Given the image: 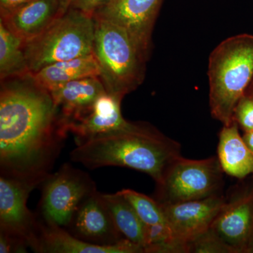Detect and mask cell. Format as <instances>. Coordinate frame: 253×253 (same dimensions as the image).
I'll return each instance as SVG.
<instances>
[{"label":"cell","mask_w":253,"mask_h":253,"mask_svg":"<svg viewBox=\"0 0 253 253\" xmlns=\"http://www.w3.org/2000/svg\"><path fill=\"white\" fill-rule=\"evenodd\" d=\"M32 76L40 85L49 90L68 82L86 78L100 77V70L92 53L76 59L51 63Z\"/></svg>","instance_id":"obj_18"},{"label":"cell","mask_w":253,"mask_h":253,"mask_svg":"<svg viewBox=\"0 0 253 253\" xmlns=\"http://www.w3.org/2000/svg\"><path fill=\"white\" fill-rule=\"evenodd\" d=\"M249 89H252L253 91L252 92H251V91H247V92H249L250 94H252L253 95V81L252 84H251V86H250ZM249 89H248V90H249Z\"/></svg>","instance_id":"obj_28"},{"label":"cell","mask_w":253,"mask_h":253,"mask_svg":"<svg viewBox=\"0 0 253 253\" xmlns=\"http://www.w3.org/2000/svg\"><path fill=\"white\" fill-rule=\"evenodd\" d=\"M226 200L221 194L177 204L161 205L174 236L188 248L212 226Z\"/></svg>","instance_id":"obj_10"},{"label":"cell","mask_w":253,"mask_h":253,"mask_svg":"<svg viewBox=\"0 0 253 253\" xmlns=\"http://www.w3.org/2000/svg\"><path fill=\"white\" fill-rule=\"evenodd\" d=\"M31 1V0H0V15L1 16L9 14Z\"/></svg>","instance_id":"obj_25"},{"label":"cell","mask_w":253,"mask_h":253,"mask_svg":"<svg viewBox=\"0 0 253 253\" xmlns=\"http://www.w3.org/2000/svg\"><path fill=\"white\" fill-rule=\"evenodd\" d=\"M135 210L146 225L168 224L162 206L155 199L131 189L119 191Z\"/></svg>","instance_id":"obj_21"},{"label":"cell","mask_w":253,"mask_h":253,"mask_svg":"<svg viewBox=\"0 0 253 253\" xmlns=\"http://www.w3.org/2000/svg\"><path fill=\"white\" fill-rule=\"evenodd\" d=\"M243 139L253 154V130L246 131L243 136Z\"/></svg>","instance_id":"obj_26"},{"label":"cell","mask_w":253,"mask_h":253,"mask_svg":"<svg viewBox=\"0 0 253 253\" xmlns=\"http://www.w3.org/2000/svg\"><path fill=\"white\" fill-rule=\"evenodd\" d=\"M68 131L49 91L32 74L1 81V176L36 189L50 174Z\"/></svg>","instance_id":"obj_1"},{"label":"cell","mask_w":253,"mask_h":253,"mask_svg":"<svg viewBox=\"0 0 253 253\" xmlns=\"http://www.w3.org/2000/svg\"><path fill=\"white\" fill-rule=\"evenodd\" d=\"M163 0H113L93 13L94 17L121 26L150 56L151 37Z\"/></svg>","instance_id":"obj_9"},{"label":"cell","mask_w":253,"mask_h":253,"mask_svg":"<svg viewBox=\"0 0 253 253\" xmlns=\"http://www.w3.org/2000/svg\"><path fill=\"white\" fill-rule=\"evenodd\" d=\"M189 253H233V251L210 228L189 244Z\"/></svg>","instance_id":"obj_22"},{"label":"cell","mask_w":253,"mask_h":253,"mask_svg":"<svg viewBox=\"0 0 253 253\" xmlns=\"http://www.w3.org/2000/svg\"><path fill=\"white\" fill-rule=\"evenodd\" d=\"M39 205L40 220L67 229L82 203L94 194L89 174L66 163L43 181Z\"/></svg>","instance_id":"obj_7"},{"label":"cell","mask_w":253,"mask_h":253,"mask_svg":"<svg viewBox=\"0 0 253 253\" xmlns=\"http://www.w3.org/2000/svg\"><path fill=\"white\" fill-rule=\"evenodd\" d=\"M24 42L5 27L0 21V79L23 77L31 74Z\"/></svg>","instance_id":"obj_20"},{"label":"cell","mask_w":253,"mask_h":253,"mask_svg":"<svg viewBox=\"0 0 253 253\" xmlns=\"http://www.w3.org/2000/svg\"><path fill=\"white\" fill-rule=\"evenodd\" d=\"M34 188L17 179L0 176V233L34 250L40 221L27 207Z\"/></svg>","instance_id":"obj_8"},{"label":"cell","mask_w":253,"mask_h":253,"mask_svg":"<svg viewBox=\"0 0 253 253\" xmlns=\"http://www.w3.org/2000/svg\"><path fill=\"white\" fill-rule=\"evenodd\" d=\"M39 221V231L33 250L36 253H145L143 248L126 239L113 246H99L78 239L64 228Z\"/></svg>","instance_id":"obj_13"},{"label":"cell","mask_w":253,"mask_h":253,"mask_svg":"<svg viewBox=\"0 0 253 253\" xmlns=\"http://www.w3.org/2000/svg\"><path fill=\"white\" fill-rule=\"evenodd\" d=\"M233 253H252L253 191L226 201L211 227Z\"/></svg>","instance_id":"obj_11"},{"label":"cell","mask_w":253,"mask_h":253,"mask_svg":"<svg viewBox=\"0 0 253 253\" xmlns=\"http://www.w3.org/2000/svg\"><path fill=\"white\" fill-rule=\"evenodd\" d=\"M94 37L92 15L69 8L40 36L23 44L30 72L92 54Z\"/></svg>","instance_id":"obj_5"},{"label":"cell","mask_w":253,"mask_h":253,"mask_svg":"<svg viewBox=\"0 0 253 253\" xmlns=\"http://www.w3.org/2000/svg\"><path fill=\"white\" fill-rule=\"evenodd\" d=\"M223 171L217 157L187 159L180 156L156 184L155 199L161 205L206 199L221 194Z\"/></svg>","instance_id":"obj_6"},{"label":"cell","mask_w":253,"mask_h":253,"mask_svg":"<svg viewBox=\"0 0 253 253\" xmlns=\"http://www.w3.org/2000/svg\"><path fill=\"white\" fill-rule=\"evenodd\" d=\"M113 0H72L69 8L81 10L92 15L96 10L111 2Z\"/></svg>","instance_id":"obj_24"},{"label":"cell","mask_w":253,"mask_h":253,"mask_svg":"<svg viewBox=\"0 0 253 253\" xmlns=\"http://www.w3.org/2000/svg\"><path fill=\"white\" fill-rule=\"evenodd\" d=\"M121 102L122 99L104 93L96 99L87 114L68 125V132L76 136L78 144L95 136L130 127L133 123L123 117Z\"/></svg>","instance_id":"obj_14"},{"label":"cell","mask_w":253,"mask_h":253,"mask_svg":"<svg viewBox=\"0 0 253 253\" xmlns=\"http://www.w3.org/2000/svg\"><path fill=\"white\" fill-rule=\"evenodd\" d=\"M181 155L180 144L149 124L91 138L77 144L71 161L89 169L116 166L131 168L161 182L168 166Z\"/></svg>","instance_id":"obj_2"},{"label":"cell","mask_w":253,"mask_h":253,"mask_svg":"<svg viewBox=\"0 0 253 253\" xmlns=\"http://www.w3.org/2000/svg\"><path fill=\"white\" fill-rule=\"evenodd\" d=\"M61 15L59 0H31L1 16L0 21L26 43L40 36Z\"/></svg>","instance_id":"obj_16"},{"label":"cell","mask_w":253,"mask_h":253,"mask_svg":"<svg viewBox=\"0 0 253 253\" xmlns=\"http://www.w3.org/2000/svg\"><path fill=\"white\" fill-rule=\"evenodd\" d=\"M72 0H59L61 4V14H63L69 9Z\"/></svg>","instance_id":"obj_27"},{"label":"cell","mask_w":253,"mask_h":253,"mask_svg":"<svg viewBox=\"0 0 253 253\" xmlns=\"http://www.w3.org/2000/svg\"><path fill=\"white\" fill-rule=\"evenodd\" d=\"M234 121L245 131L253 130V95L246 92L236 105Z\"/></svg>","instance_id":"obj_23"},{"label":"cell","mask_w":253,"mask_h":253,"mask_svg":"<svg viewBox=\"0 0 253 253\" xmlns=\"http://www.w3.org/2000/svg\"><path fill=\"white\" fill-rule=\"evenodd\" d=\"M94 17V16H93ZM92 53L109 94L122 99L142 84L149 55L121 26L94 17Z\"/></svg>","instance_id":"obj_4"},{"label":"cell","mask_w":253,"mask_h":253,"mask_svg":"<svg viewBox=\"0 0 253 253\" xmlns=\"http://www.w3.org/2000/svg\"><path fill=\"white\" fill-rule=\"evenodd\" d=\"M208 76L211 114L229 126L253 81V35H237L219 43L210 56Z\"/></svg>","instance_id":"obj_3"},{"label":"cell","mask_w":253,"mask_h":253,"mask_svg":"<svg viewBox=\"0 0 253 253\" xmlns=\"http://www.w3.org/2000/svg\"><path fill=\"white\" fill-rule=\"evenodd\" d=\"M113 222L125 239L141 246L146 244V224L127 200L120 194H101Z\"/></svg>","instance_id":"obj_19"},{"label":"cell","mask_w":253,"mask_h":253,"mask_svg":"<svg viewBox=\"0 0 253 253\" xmlns=\"http://www.w3.org/2000/svg\"><path fill=\"white\" fill-rule=\"evenodd\" d=\"M48 91L66 126L84 117L91 111L96 99L107 92L99 77L68 82Z\"/></svg>","instance_id":"obj_15"},{"label":"cell","mask_w":253,"mask_h":253,"mask_svg":"<svg viewBox=\"0 0 253 253\" xmlns=\"http://www.w3.org/2000/svg\"><path fill=\"white\" fill-rule=\"evenodd\" d=\"M217 158L224 172L238 179L253 174V154L240 135L235 121L223 126L219 134Z\"/></svg>","instance_id":"obj_17"},{"label":"cell","mask_w":253,"mask_h":253,"mask_svg":"<svg viewBox=\"0 0 253 253\" xmlns=\"http://www.w3.org/2000/svg\"><path fill=\"white\" fill-rule=\"evenodd\" d=\"M68 229L78 239L99 246H113L126 239L97 191L82 203Z\"/></svg>","instance_id":"obj_12"}]
</instances>
